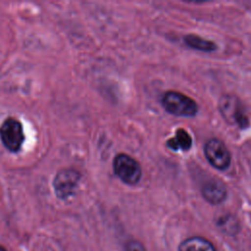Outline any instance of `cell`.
Segmentation results:
<instances>
[{
  "instance_id": "8992f818",
  "label": "cell",
  "mask_w": 251,
  "mask_h": 251,
  "mask_svg": "<svg viewBox=\"0 0 251 251\" xmlns=\"http://www.w3.org/2000/svg\"><path fill=\"white\" fill-rule=\"evenodd\" d=\"M79 178V173L74 169H63L59 171L53 181L56 195L60 199H67L71 197L77 187Z\"/></svg>"
},
{
  "instance_id": "7c38bea8",
  "label": "cell",
  "mask_w": 251,
  "mask_h": 251,
  "mask_svg": "<svg viewBox=\"0 0 251 251\" xmlns=\"http://www.w3.org/2000/svg\"><path fill=\"white\" fill-rule=\"evenodd\" d=\"M0 251H7L3 246H0Z\"/></svg>"
},
{
  "instance_id": "30bf717a",
  "label": "cell",
  "mask_w": 251,
  "mask_h": 251,
  "mask_svg": "<svg viewBox=\"0 0 251 251\" xmlns=\"http://www.w3.org/2000/svg\"><path fill=\"white\" fill-rule=\"evenodd\" d=\"M183 40L187 46L190 48L204 51V52H211L214 51L217 47L213 41L206 40L202 37H199L194 34H188L183 37Z\"/></svg>"
},
{
  "instance_id": "6da1fadb",
  "label": "cell",
  "mask_w": 251,
  "mask_h": 251,
  "mask_svg": "<svg viewBox=\"0 0 251 251\" xmlns=\"http://www.w3.org/2000/svg\"><path fill=\"white\" fill-rule=\"evenodd\" d=\"M162 105L167 112L178 117H193L198 106L190 97L176 91H168L162 98Z\"/></svg>"
},
{
  "instance_id": "277c9868",
  "label": "cell",
  "mask_w": 251,
  "mask_h": 251,
  "mask_svg": "<svg viewBox=\"0 0 251 251\" xmlns=\"http://www.w3.org/2000/svg\"><path fill=\"white\" fill-rule=\"evenodd\" d=\"M219 109L224 119L230 125H236L239 127L248 126V119L240 101L232 95H224L219 102Z\"/></svg>"
},
{
  "instance_id": "5b68a950",
  "label": "cell",
  "mask_w": 251,
  "mask_h": 251,
  "mask_svg": "<svg viewBox=\"0 0 251 251\" xmlns=\"http://www.w3.org/2000/svg\"><path fill=\"white\" fill-rule=\"evenodd\" d=\"M204 154L208 162L218 170H226L230 165V153L225 143L218 138H211L206 142Z\"/></svg>"
},
{
  "instance_id": "7a4b0ae2",
  "label": "cell",
  "mask_w": 251,
  "mask_h": 251,
  "mask_svg": "<svg viewBox=\"0 0 251 251\" xmlns=\"http://www.w3.org/2000/svg\"><path fill=\"white\" fill-rule=\"evenodd\" d=\"M113 169L115 175L125 183L136 184L142 175L141 167L132 157L121 153L118 154L113 161Z\"/></svg>"
},
{
  "instance_id": "3957f363",
  "label": "cell",
  "mask_w": 251,
  "mask_h": 251,
  "mask_svg": "<svg viewBox=\"0 0 251 251\" xmlns=\"http://www.w3.org/2000/svg\"><path fill=\"white\" fill-rule=\"evenodd\" d=\"M0 139L6 149L18 152L25 140L22 124L13 117L7 118L0 126Z\"/></svg>"
},
{
  "instance_id": "8fae6325",
  "label": "cell",
  "mask_w": 251,
  "mask_h": 251,
  "mask_svg": "<svg viewBox=\"0 0 251 251\" xmlns=\"http://www.w3.org/2000/svg\"><path fill=\"white\" fill-rule=\"evenodd\" d=\"M126 251H144L142 245H140L136 241L128 242L126 245Z\"/></svg>"
},
{
  "instance_id": "52a82bcc",
  "label": "cell",
  "mask_w": 251,
  "mask_h": 251,
  "mask_svg": "<svg viewBox=\"0 0 251 251\" xmlns=\"http://www.w3.org/2000/svg\"><path fill=\"white\" fill-rule=\"evenodd\" d=\"M203 197L211 204H220L226 197V188L225 184L219 179H212L207 181L202 186Z\"/></svg>"
},
{
  "instance_id": "ba28073f",
  "label": "cell",
  "mask_w": 251,
  "mask_h": 251,
  "mask_svg": "<svg viewBox=\"0 0 251 251\" xmlns=\"http://www.w3.org/2000/svg\"><path fill=\"white\" fill-rule=\"evenodd\" d=\"M178 251H216V249L209 240L193 236L183 240L178 246Z\"/></svg>"
},
{
  "instance_id": "9c48e42d",
  "label": "cell",
  "mask_w": 251,
  "mask_h": 251,
  "mask_svg": "<svg viewBox=\"0 0 251 251\" xmlns=\"http://www.w3.org/2000/svg\"><path fill=\"white\" fill-rule=\"evenodd\" d=\"M191 145H192L191 136L183 128H178L176 131V135L167 141V146L175 151H177V150L187 151L190 149Z\"/></svg>"
}]
</instances>
